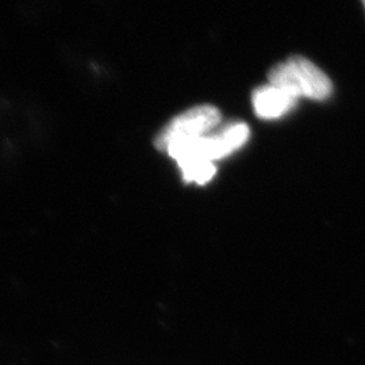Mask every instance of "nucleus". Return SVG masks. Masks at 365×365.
I'll return each mask as SVG.
<instances>
[{
  "label": "nucleus",
  "instance_id": "nucleus-1",
  "mask_svg": "<svg viewBox=\"0 0 365 365\" xmlns=\"http://www.w3.org/2000/svg\"><path fill=\"white\" fill-rule=\"evenodd\" d=\"M249 126L244 122H229L221 129L209 134L170 144L165 153L178 161H209L221 160L232 155L248 141Z\"/></svg>",
  "mask_w": 365,
  "mask_h": 365
},
{
  "label": "nucleus",
  "instance_id": "nucleus-2",
  "mask_svg": "<svg viewBox=\"0 0 365 365\" xmlns=\"http://www.w3.org/2000/svg\"><path fill=\"white\" fill-rule=\"evenodd\" d=\"M269 84L287 92L297 101L309 98L327 101L333 93L331 80L313 63L302 56H292L268 72Z\"/></svg>",
  "mask_w": 365,
  "mask_h": 365
},
{
  "label": "nucleus",
  "instance_id": "nucleus-3",
  "mask_svg": "<svg viewBox=\"0 0 365 365\" xmlns=\"http://www.w3.org/2000/svg\"><path fill=\"white\" fill-rule=\"evenodd\" d=\"M221 120V113L217 107L196 106L168 122L157 134L155 146L158 150L165 152L170 144L196 138L215 130Z\"/></svg>",
  "mask_w": 365,
  "mask_h": 365
},
{
  "label": "nucleus",
  "instance_id": "nucleus-4",
  "mask_svg": "<svg viewBox=\"0 0 365 365\" xmlns=\"http://www.w3.org/2000/svg\"><path fill=\"white\" fill-rule=\"evenodd\" d=\"M252 105L257 117L271 120L286 115L297 105V99L272 84H267L253 91Z\"/></svg>",
  "mask_w": 365,
  "mask_h": 365
},
{
  "label": "nucleus",
  "instance_id": "nucleus-5",
  "mask_svg": "<svg viewBox=\"0 0 365 365\" xmlns=\"http://www.w3.org/2000/svg\"><path fill=\"white\" fill-rule=\"evenodd\" d=\"M182 168V176L187 182H196L205 184L212 179L215 173V167L207 161H187L179 164Z\"/></svg>",
  "mask_w": 365,
  "mask_h": 365
},
{
  "label": "nucleus",
  "instance_id": "nucleus-6",
  "mask_svg": "<svg viewBox=\"0 0 365 365\" xmlns=\"http://www.w3.org/2000/svg\"><path fill=\"white\" fill-rule=\"evenodd\" d=\"M363 4H364V7H365V0H363Z\"/></svg>",
  "mask_w": 365,
  "mask_h": 365
}]
</instances>
